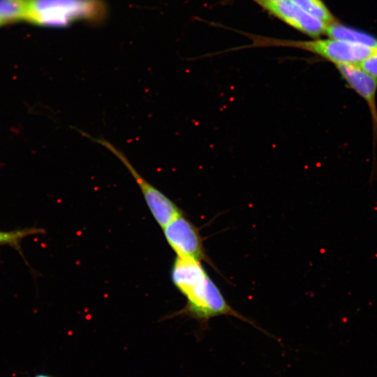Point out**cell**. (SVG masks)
Wrapping results in <instances>:
<instances>
[{
  "label": "cell",
  "instance_id": "cell-1",
  "mask_svg": "<svg viewBox=\"0 0 377 377\" xmlns=\"http://www.w3.org/2000/svg\"><path fill=\"white\" fill-rule=\"evenodd\" d=\"M187 302L180 313L205 324L212 318L232 316L258 327L255 323L236 311L226 301L220 289L205 272L180 292Z\"/></svg>",
  "mask_w": 377,
  "mask_h": 377
},
{
  "label": "cell",
  "instance_id": "cell-2",
  "mask_svg": "<svg viewBox=\"0 0 377 377\" xmlns=\"http://www.w3.org/2000/svg\"><path fill=\"white\" fill-rule=\"evenodd\" d=\"M105 9L98 0H30L26 20L48 27H65L73 21L100 19Z\"/></svg>",
  "mask_w": 377,
  "mask_h": 377
},
{
  "label": "cell",
  "instance_id": "cell-3",
  "mask_svg": "<svg viewBox=\"0 0 377 377\" xmlns=\"http://www.w3.org/2000/svg\"><path fill=\"white\" fill-rule=\"evenodd\" d=\"M253 41L256 46H283L307 50L335 65H360L377 52V47L334 38L301 41L256 37Z\"/></svg>",
  "mask_w": 377,
  "mask_h": 377
},
{
  "label": "cell",
  "instance_id": "cell-4",
  "mask_svg": "<svg viewBox=\"0 0 377 377\" xmlns=\"http://www.w3.org/2000/svg\"><path fill=\"white\" fill-rule=\"evenodd\" d=\"M164 237L177 256L212 265L204 249L199 229L182 213L163 228Z\"/></svg>",
  "mask_w": 377,
  "mask_h": 377
},
{
  "label": "cell",
  "instance_id": "cell-5",
  "mask_svg": "<svg viewBox=\"0 0 377 377\" xmlns=\"http://www.w3.org/2000/svg\"><path fill=\"white\" fill-rule=\"evenodd\" d=\"M275 17L312 37L325 34L328 24L305 12L291 0H279L263 6Z\"/></svg>",
  "mask_w": 377,
  "mask_h": 377
},
{
  "label": "cell",
  "instance_id": "cell-6",
  "mask_svg": "<svg viewBox=\"0 0 377 377\" xmlns=\"http://www.w3.org/2000/svg\"><path fill=\"white\" fill-rule=\"evenodd\" d=\"M347 85L367 104L371 114L374 137L377 138V77L369 74L360 65H336Z\"/></svg>",
  "mask_w": 377,
  "mask_h": 377
},
{
  "label": "cell",
  "instance_id": "cell-7",
  "mask_svg": "<svg viewBox=\"0 0 377 377\" xmlns=\"http://www.w3.org/2000/svg\"><path fill=\"white\" fill-rule=\"evenodd\" d=\"M325 34L330 38L377 47V38L373 36L337 22L327 24Z\"/></svg>",
  "mask_w": 377,
  "mask_h": 377
},
{
  "label": "cell",
  "instance_id": "cell-8",
  "mask_svg": "<svg viewBox=\"0 0 377 377\" xmlns=\"http://www.w3.org/2000/svg\"><path fill=\"white\" fill-rule=\"evenodd\" d=\"M30 0H0V23L26 20Z\"/></svg>",
  "mask_w": 377,
  "mask_h": 377
},
{
  "label": "cell",
  "instance_id": "cell-9",
  "mask_svg": "<svg viewBox=\"0 0 377 377\" xmlns=\"http://www.w3.org/2000/svg\"><path fill=\"white\" fill-rule=\"evenodd\" d=\"M311 15L327 24L335 22V19L322 0H291Z\"/></svg>",
  "mask_w": 377,
  "mask_h": 377
},
{
  "label": "cell",
  "instance_id": "cell-10",
  "mask_svg": "<svg viewBox=\"0 0 377 377\" xmlns=\"http://www.w3.org/2000/svg\"><path fill=\"white\" fill-rule=\"evenodd\" d=\"M44 232V230L36 228L12 231H0V245L8 244L18 249L21 240L24 237Z\"/></svg>",
  "mask_w": 377,
  "mask_h": 377
},
{
  "label": "cell",
  "instance_id": "cell-11",
  "mask_svg": "<svg viewBox=\"0 0 377 377\" xmlns=\"http://www.w3.org/2000/svg\"><path fill=\"white\" fill-rule=\"evenodd\" d=\"M360 66L369 74L377 77V52L362 61Z\"/></svg>",
  "mask_w": 377,
  "mask_h": 377
},
{
  "label": "cell",
  "instance_id": "cell-12",
  "mask_svg": "<svg viewBox=\"0 0 377 377\" xmlns=\"http://www.w3.org/2000/svg\"><path fill=\"white\" fill-rule=\"evenodd\" d=\"M255 1L256 2H257L259 5L260 6H263L266 3H271V2H274V1H277L279 0H253Z\"/></svg>",
  "mask_w": 377,
  "mask_h": 377
},
{
  "label": "cell",
  "instance_id": "cell-13",
  "mask_svg": "<svg viewBox=\"0 0 377 377\" xmlns=\"http://www.w3.org/2000/svg\"><path fill=\"white\" fill-rule=\"evenodd\" d=\"M34 377H52V376L47 375V374H37L34 376Z\"/></svg>",
  "mask_w": 377,
  "mask_h": 377
},
{
  "label": "cell",
  "instance_id": "cell-14",
  "mask_svg": "<svg viewBox=\"0 0 377 377\" xmlns=\"http://www.w3.org/2000/svg\"><path fill=\"white\" fill-rule=\"evenodd\" d=\"M0 24H1V23H0Z\"/></svg>",
  "mask_w": 377,
  "mask_h": 377
}]
</instances>
